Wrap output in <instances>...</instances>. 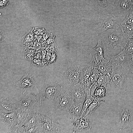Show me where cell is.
<instances>
[{
    "label": "cell",
    "mask_w": 133,
    "mask_h": 133,
    "mask_svg": "<svg viewBox=\"0 0 133 133\" xmlns=\"http://www.w3.org/2000/svg\"><path fill=\"white\" fill-rule=\"evenodd\" d=\"M129 72L128 68L124 67L123 65L115 63L113 64L109 83L114 92L115 97L119 92L126 90V77Z\"/></svg>",
    "instance_id": "obj_1"
},
{
    "label": "cell",
    "mask_w": 133,
    "mask_h": 133,
    "mask_svg": "<svg viewBox=\"0 0 133 133\" xmlns=\"http://www.w3.org/2000/svg\"><path fill=\"white\" fill-rule=\"evenodd\" d=\"M98 34L104 46L109 51L122 49L129 40L116 30H115L114 31L112 32L106 31L100 34Z\"/></svg>",
    "instance_id": "obj_2"
},
{
    "label": "cell",
    "mask_w": 133,
    "mask_h": 133,
    "mask_svg": "<svg viewBox=\"0 0 133 133\" xmlns=\"http://www.w3.org/2000/svg\"><path fill=\"white\" fill-rule=\"evenodd\" d=\"M84 67L74 63L65 66L61 72L64 87H70L79 83Z\"/></svg>",
    "instance_id": "obj_3"
},
{
    "label": "cell",
    "mask_w": 133,
    "mask_h": 133,
    "mask_svg": "<svg viewBox=\"0 0 133 133\" xmlns=\"http://www.w3.org/2000/svg\"><path fill=\"white\" fill-rule=\"evenodd\" d=\"M30 112L21 125H16L17 133H39L41 128L39 113Z\"/></svg>",
    "instance_id": "obj_4"
},
{
    "label": "cell",
    "mask_w": 133,
    "mask_h": 133,
    "mask_svg": "<svg viewBox=\"0 0 133 133\" xmlns=\"http://www.w3.org/2000/svg\"><path fill=\"white\" fill-rule=\"evenodd\" d=\"M41 124V133H60V122L55 117L49 114L39 113Z\"/></svg>",
    "instance_id": "obj_5"
},
{
    "label": "cell",
    "mask_w": 133,
    "mask_h": 133,
    "mask_svg": "<svg viewBox=\"0 0 133 133\" xmlns=\"http://www.w3.org/2000/svg\"><path fill=\"white\" fill-rule=\"evenodd\" d=\"M117 17L110 14H108L98 17L95 28L98 34L105 32L110 29L117 30L120 24L117 21Z\"/></svg>",
    "instance_id": "obj_6"
},
{
    "label": "cell",
    "mask_w": 133,
    "mask_h": 133,
    "mask_svg": "<svg viewBox=\"0 0 133 133\" xmlns=\"http://www.w3.org/2000/svg\"><path fill=\"white\" fill-rule=\"evenodd\" d=\"M37 102L35 94H27L21 100L14 104V111L17 109L31 112Z\"/></svg>",
    "instance_id": "obj_7"
},
{
    "label": "cell",
    "mask_w": 133,
    "mask_h": 133,
    "mask_svg": "<svg viewBox=\"0 0 133 133\" xmlns=\"http://www.w3.org/2000/svg\"><path fill=\"white\" fill-rule=\"evenodd\" d=\"M63 90L60 95L59 96L54 100L55 107L58 110L66 108L71 102L72 98V93L70 87Z\"/></svg>",
    "instance_id": "obj_8"
},
{
    "label": "cell",
    "mask_w": 133,
    "mask_h": 133,
    "mask_svg": "<svg viewBox=\"0 0 133 133\" xmlns=\"http://www.w3.org/2000/svg\"><path fill=\"white\" fill-rule=\"evenodd\" d=\"M119 123L121 130L127 129L133 126V111L127 107H122L120 111Z\"/></svg>",
    "instance_id": "obj_9"
},
{
    "label": "cell",
    "mask_w": 133,
    "mask_h": 133,
    "mask_svg": "<svg viewBox=\"0 0 133 133\" xmlns=\"http://www.w3.org/2000/svg\"><path fill=\"white\" fill-rule=\"evenodd\" d=\"M14 84L18 87L24 88L25 91L23 93V95L26 91V88L31 87L32 88H35L39 95L40 103H41V99L39 94L40 90L37 87L36 83L32 75L28 73H26L20 80L15 83Z\"/></svg>",
    "instance_id": "obj_10"
},
{
    "label": "cell",
    "mask_w": 133,
    "mask_h": 133,
    "mask_svg": "<svg viewBox=\"0 0 133 133\" xmlns=\"http://www.w3.org/2000/svg\"><path fill=\"white\" fill-rule=\"evenodd\" d=\"M63 85H61L56 82L46 85L43 92V97L45 100H54L62 92Z\"/></svg>",
    "instance_id": "obj_11"
},
{
    "label": "cell",
    "mask_w": 133,
    "mask_h": 133,
    "mask_svg": "<svg viewBox=\"0 0 133 133\" xmlns=\"http://www.w3.org/2000/svg\"><path fill=\"white\" fill-rule=\"evenodd\" d=\"M71 122L73 127V133H79L91 129L92 124L90 121L86 118L80 117L77 119L71 118Z\"/></svg>",
    "instance_id": "obj_12"
},
{
    "label": "cell",
    "mask_w": 133,
    "mask_h": 133,
    "mask_svg": "<svg viewBox=\"0 0 133 133\" xmlns=\"http://www.w3.org/2000/svg\"><path fill=\"white\" fill-rule=\"evenodd\" d=\"M97 38L98 40L97 45L91 50L90 53V55L93 56L92 60L94 65L99 63L105 59L103 56L104 46L98 34Z\"/></svg>",
    "instance_id": "obj_13"
},
{
    "label": "cell",
    "mask_w": 133,
    "mask_h": 133,
    "mask_svg": "<svg viewBox=\"0 0 133 133\" xmlns=\"http://www.w3.org/2000/svg\"><path fill=\"white\" fill-rule=\"evenodd\" d=\"M72 93V98L79 104H83L86 99V95L80 83L70 87Z\"/></svg>",
    "instance_id": "obj_14"
},
{
    "label": "cell",
    "mask_w": 133,
    "mask_h": 133,
    "mask_svg": "<svg viewBox=\"0 0 133 133\" xmlns=\"http://www.w3.org/2000/svg\"><path fill=\"white\" fill-rule=\"evenodd\" d=\"M0 122L9 128V129L17 123V116L14 111L9 113L0 112Z\"/></svg>",
    "instance_id": "obj_15"
},
{
    "label": "cell",
    "mask_w": 133,
    "mask_h": 133,
    "mask_svg": "<svg viewBox=\"0 0 133 133\" xmlns=\"http://www.w3.org/2000/svg\"><path fill=\"white\" fill-rule=\"evenodd\" d=\"M83 104L76 103L72 98L69 105L66 108L68 112L72 118L78 119L81 116Z\"/></svg>",
    "instance_id": "obj_16"
},
{
    "label": "cell",
    "mask_w": 133,
    "mask_h": 133,
    "mask_svg": "<svg viewBox=\"0 0 133 133\" xmlns=\"http://www.w3.org/2000/svg\"><path fill=\"white\" fill-rule=\"evenodd\" d=\"M113 65L109 60H107L105 59L94 65V67L96 68L101 73L110 77Z\"/></svg>",
    "instance_id": "obj_17"
},
{
    "label": "cell",
    "mask_w": 133,
    "mask_h": 133,
    "mask_svg": "<svg viewBox=\"0 0 133 133\" xmlns=\"http://www.w3.org/2000/svg\"><path fill=\"white\" fill-rule=\"evenodd\" d=\"M33 30V27L28 30L22 37V44L25 50L32 47L34 45L35 38Z\"/></svg>",
    "instance_id": "obj_18"
},
{
    "label": "cell",
    "mask_w": 133,
    "mask_h": 133,
    "mask_svg": "<svg viewBox=\"0 0 133 133\" xmlns=\"http://www.w3.org/2000/svg\"><path fill=\"white\" fill-rule=\"evenodd\" d=\"M14 104L8 98L4 97L0 100V112L9 113L14 111Z\"/></svg>",
    "instance_id": "obj_19"
},
{
    "label": "cell",
    "mask_w": 133,
    "mask_h": 133,
    "mask_svg": "<svg viewBox=\"0 0 133 133\" xmlns=\"http://www.w3.org/2000/svg\"><path fill=\"white\" fill-rule=\"evenodd\" d=\"M115 4L119 13H125L128 10L133 4V0H118Z\"/></svg>",
    "instance_id": "obj_20"
},
{
    "label": "cell",
    "mask_w": 133,
    "mask_h": 133,
    "mask_svg": "<svg viewBox=\"0 0 133 133\" xmlns=\"http://www.w3.org/2000/svg\"><path fill=\"white\" fill-rule=\"evenodd\" d=\"M104 102V100L100 101L99 98H97L88 107L81 117L86 118L87 117L91 116L97 108Z\"/></svg>",
    "instance_id": "obj_21"
},
{
    "label": "cell",
    "mask_w": 133,
    "mask_h": 133,
    "mask_svg": "<svg viewBox=\"0 0 133 133\" xmlns=\"http://www.w3.org/2000/svg\"><path fill=\"white\" fill-rule=\"evenodd\" d=\"M126 54L121 50L118 54L110 57L109 60L113 64H117L123 65V63L128 60L130 56Z\"/></svg>",
    "instance_id": "obj_22"
},
{
    "label": "cell",
    "mask_w": 133,
    "mask_h": 133,
    "mask_svg": "<svg viewBox=\"0 0 133 133\" xmlns=\"http://www.w3.org/2000/svg\"><path fill=\"white\" fill-rule=\"evenodd\" d=\"M94 67V63L91 60L89 63L84 66L82 72L80 81L83 79H88L91 75Z\"/></svg>",
    "instance_id": "obj_23"
},
{
    "label": "cell",
    "mask_w": 133,
    "mask_h": 133,
    "mask_svg": "<svg viewBox=\"0 0 133 133\" xmlns=\"http://www.w3.org/2000/svg\"><path fill=\"white\" fill-rule=\"evenodd\" d=\"M121 33L129 40L133 38V26L132 25H120Z\"/></svg>",
    "instance_id": "obj_24"
},
{
    "label": "cell",
    "mask_w": 133,
    "mask_h": 133,
    "mask_svg": "<svg viewBox=\"0 0 133 133\" xmlns=\"http://www.w3.org/2000/svg\"><path fill=\"white\" fill-rule=\"evenodd\" d=\"M111 77L109 76L100 73L97 81L98 86H102L107 88L106 85L110 83Z\"/></svg>",
    "instance_id": "obj_25"
},
{
    "label": "cell",
    "mask_w": 133,
    "mask_h": 133,
    "mask_svg": "<svg viewBox=\"0 0 133 133\" xmlns=\"http://www.w3.org/2000/svg\"><path fill=\"white\" fill-rule=\"evenodd\" d=\"M33 32L35 39L39 43L42 40L43 34L46 33L44 28L34 27H33Z\"/></svg>",
    "instance_id": "obj_26"
},
{
    "label": "cell",
    "mask_w": 133,
    "mask_h": 133,
    "mask_svg": "<svg viewBox=\"0 0 133 133\" xmlns=\"http://www.w3.org/2000/svg\"><path fill=\"white\" fill-rule=\"evenodd\" d=\"M97 99L93 97L91 93L89 94L86 95V99L83 105L81 117L82 116L88 107Z\"/></svg>",
    "instance_id": "obj_27"
},
{
    "label": "cell",
    "mask_w": 133,
    "mask_h": 133,
    "mask_svg": "<svg viewBox=\"0 0 133 133\" xmlns=\"http://www.w3.org/2000/svg\"><path fill=\"white\" fill-rule=\"evenodd\" d=\"M107 88L102 86H98L96 89L94 95L98 98L104 97L106 95Z\"/></svg>",
    "instance_id": "obj_28"
},
{
    "label": "cell",
    "mask_w": 133,
    "mask_h": 133,
    "mask_svg": "<svg viewBox=\"0 0 133 133\" xmlns=\"http://www.w3.org/2000/svg\"><path fill=\"white\" fill-rule=\"evenodd\" d=\"M128 55H133V42L132 39L129 40L124 47L121 49Z\"/></svg>",
    "instance_id": "obj_29"
},
{
    "label": "cell",
    "mask_w": 133,
    "mask_h": 133,
    "mask_svg": "<svg viewBox=\"0 0 133 133\" xmlns=\"http://www.w3.org/2000/svg\"><path fill=\"white\" fill-rule=\"evenodd\" d=\"M133 25V11H131L128 14L120 25L125 26Z\"/></svg>",
    "instance_id": "obj_30"
},
{
    "label": "cell",
    "mask_w": 133,
    "mask_h": 133,
    "mask_svg": "<svg viewBox=\"0 0 133 133\" xmlns=\"http://www.w3.org/2000/svg\"><path fill=\"white\" fill-rule=\"evenodd\" d=\"M35 50L31 47L24 50L25 58L31 62L34 58Z\"/></svg>",
    "instance_id": "obj_31"
},
{
    "label": "cell",
    "mask_w": 133,
    "mask_h": 133,
    "mask_svg": "<svg viewBox=\"0 0 133 133\" xmlns=\"http://www.w3.org/2000/svg\"><path fill=\"white\" fill-rule=\"evenodd\" d=\"M58 46L55 41L53 43L49 46H47L46 50L48 53H57Z\"/></svg>",
    "instance_id": "obj_32"
},
{
    "label": "cell",
    "mask_w": 133,
    "mask_h": 133,
    "mask_svg": "<svg viewBox=\"0 0 133 133\" xmlns=\"http://www.w3.org/2000/svg\"><path fill=\"white\" fill-rule=\"evenodd\" d=\"M55 36L52 33L50 34V35L48 38L44 42L41 44L42 46L47 47L49 46L53 43L55 41Z\"/></svg>",
    "instance_id": "obj_33"
},
{
    "label": "cell",
    "mask_w": 133,
    "mask_h": 133,
    "mask_svg": "<svg viewBox=\"0 0 133 133\" xmlns=\"http://www.w3.org/2000/svg\"><path fill=\"white\" fill-rule=\"evenodd\" d=\"M31 62L33 65L37 66H40L42 65L41 59L34 58Z\"/></svg>",
    "instance_id": "obj_34"
},
{
    "label": "cell",
    "mask_w": 133,
    "mask_h": 133,
    "mask_svg": "<svg viewBox=\"0 0 133 133\" xmlns=\"http://www.w3.org/2000/svg\"><path fill=\"white\" fill-rule=\"evenodd\" d=\"M96 2L103 7L107 5L106 0H94Z\"/></svg>",
    "instance_id": "obj_35"
},
{
    "label": "cell",
    "mask_w": 133,
    "mask_h": 133,
    "mask_svg": "<svg viewBox=\"0 0 133 133\" xmlns=\"http://www.w3.org/2000/svg\"><path fill=\"white\" fill-rule=\"evenodd\" d=\"M128 67L129 72L133 74V60L129 59L128 61Z\"/></svg>",
    "instance_id": "obj_36"
},
{
    "label": "cell",
    "mask_w": 133,
    "mask_h": 133,
    "mask_svg": "<svg viewBox=\"0 0 133 133\" xmlns=\"http://www.w3.org/2000/svg\"><path fill=\"white\" fill-rule=\"evenodd\" d=\"M50 34L46 33H44L42 35V37L41 41L40 43V44H42L44 41H45L49 37Z\"/></svg>",
    "instance_id": "obj_37"
},
{
    "label": "cell",
    "mask_w": 133,
    "mask_h": 133,
    "mask_svg": "<svg viewBox=\"0 0 133 133\" xmlns=\"http://www.w3.org/2000/svg\"><path fill=\"white\" fill-rule=\"evenodd\" d=\"M8 0H0V8H1L7 5L9 3Z\"/></svg>",
    "instance_id": "obj_38"
},
{
    "label": "cell",
    "mask_w": 133,
    "mask_h": 133,
    "mask_svg": "<svg viewBox=\"0 0 133 133\" xmlns=\"http://www.w3.org/2000/svg\"><path fill=\"white\" fill-rule=\"evenodd\" d=\"M56 53H52L50 59V60L49 62V64H51L55 61L57 58Z\"/></svg>",
    "instance_id": "obj_39"
},
{
    "label": "cell",
    "mask_w": 133,
    "mask_h": 133,
    "mask_svg": "<svg viewBox=\"0 0 133 133\" xmlns=\"http://www.w3.org/2000/svg\"><path fill=\"white\" fill-rule=\"evenodd\" d=\"M5 39V37L4 34L3 32L0 31V42H1Z\"/></svg>",
    "instance_id": "obj_40"
},
{
    "label": "cell",
    "mask_w": 133,
    "mask_h": 133,
    "mask_svg": "<svg viewBox=\"0 0 133 133\" xmlns=\"http://www.w3.org/2000/svg\"><path fill=\"white\" fill-rule=\"evenodd\" d=\"M127 129L128 133H133V125Z\"/></svg>",
    "instance_id": "obj_41"
},
{
    "label": "cell",
    "mask_w": 133,
    "mask_h": 133,
    "mask_svg": "<svg viewBox=\"0 0 133 133\" xmlns=\"http://www.w3.org/2000/svg\"><path fill=\"white\" fill-rule=\"evenodd\" d=\"M129 59H130L133 60V55H130L129 60Z\"/></svg>",
    "instance_id": "obj_42"
},
{
    "label": "cell",
    "mask_w": 133,
    "mask_h": 133,
    "mask_svg": "<svg viewBox=\"0 0 133 133\" xmlns=\"http://www.w3.org/2000/svg\"><path fill=\"white\" fill-rule=\"evenodd\" d=\"M113 0V2L112 3V4H114V3H115L117 0Z\"/></svg>",
    "instance_id": "obj_43"
},
{
    "label": "cell",
    "mask_w": 133,
    "mask_h": 133,
    "mask_svg": "<svg viewBox=\"0 0 133 133\" xmlns=\"http://www.w3.org/2000/svg\"><path fill=\"white\" fill-rule=\"evenodd\" d=\"M131 39L132 40L133 42V38L132 39Z\"/></svg>",
    "instance_id": "obj_44"
}]
</instances>
